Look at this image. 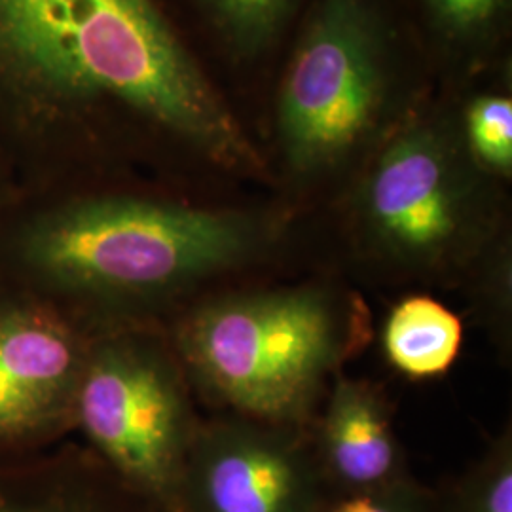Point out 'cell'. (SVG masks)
I'll use <instances>...</instances> for the list:
<instances>
[{"label": "cell", "instance_id": "6da1fadb", "mask_svg": "<svg viewBox=\"0 0 512 512\" xmlns=\"http://www.w3.org/2000/svg\"><path fill=\"white\" fill-rule=\"evenodd\" d=\"M143 147L255 150L160 0H0V150L19 188L110 181Z\"/></svg>", "mask_w": 512, "mask_h": 512}, {"label": "cell", "instance_id": "7a4b0ae2", "mask_svg": "<svg viewBox=\"0 0 512 512\" xmlns=\"http://www.w3.org/2000/svg\"><path fill=\"white\" fill-rule=\"evenodd\" d=\"M255 222L110 181L19 188L0 209V289L93 334L164 327L205 279L255 253Z\"/></svg>", "mask_w": 512, "mask_h": 512}, {"label": "cell", "instance_id": "3957f363", "mask_svg": "<svg viewBox=\"0 0 512 512\" xmlns=\"http://www.w3.org/2000/svg\"><path fill=\"white\" fill-rule=\"evenodd\" d=\"M190 387L264 423L308 410L348 348V321L321 289L207 300L164 325Z\"/></svg>", "mask_w": 512, "mask_h": 512}, {"label": "cell", "instance_id": "277c9868", "mask_svg": "<svg viewBox=\"0 0 512 512\" xmlns=\"http://www.w3.org/2000/svg\"><path fill=\"white\" fill-rule=\"evenodd\" d=\"M200 423L164 327L93 334L74 404V433L114 475L165 512H179Z\"/></svg>", "mask_w": 512, "mask_h": 512}, {"label": "cell", "instance_id": "5b68a950", "mask_svg": "<svg viewBox=\"0 0 512 512\" xmlns=\"http://www.w3.org/2000/svg\"><path fill=\"white\" fill-rule=\"evenodd\" d=\"M382 95V48L365 0H323L279 97L289 164L310 173L344 158L372 128Z\"/></svg>", "mask_w": 512, "mask_h": 512}, {"label": "cell", "instance_id": "8992f818", "mask_svg": "<svg viewBox=\"0 0 512 512\" xmlns=\"http://www.w3.org/2000/svg\"><path fill=\"white\" fill-rule=\"evenodd\" d=\"M361 211L376 251L414 274H439L469 253V190L450 150L427 129L385 147L366 177Z\"/></svg>", "mask_w": 512, "mask_h": 512}, {"label": "cell", "instance_id": "52a82bcc", "mask_svg": "<svg viewBox=\"0 0 512 512\" xmlns=\"http://www.w3.org/2000/svg\"><path fill=\"white\" fill-rule=\"evenodd\" d=\"M93 332L33 296L0 289V459L74 433Z\"/></svg>", "mask_w": 512, "mask_h": 512}, {"label": "cell", "instance_id": "ba28073f", "mask_svg": "<svg viewBox=\"0 0 512 512\" xmlns=\"http://www.w3.org/2000/svg\"><path fill=\"white\" fill-rule=\"evenodd\" d=\"M264 421L198 429L184 467L179 512H315L325 484L315 456Z\"/></svg>", "mask_w": 512, "mask_h": 512}, {"label": "cell", "instance_id": "9c48e42d", "mask_svg": "<svg viewBox=\"0 0 512 512\" xmlns=\"http://www.w3.org/2000/svg\"><path fill=\"white\" fill-rule=\"evenodd\" d=\"M0 512H165L84 444L0 459Z\"/></svg>", "mask_w": 512, "mask_h": 512}, {"label": "cell", "instance_id": "30bf717a", "mask_svg": "<svg viewBox=\"0 0 512 512\" xmlns=\"http://www.w3.org/2000/svg\"><path fill=\"white\" fill-rule=\"evenodd\" d=\"M313 456L327 492H370L410 478L384 399L365 382L334 384Z\"/></svg>", "mask_w": 512, "mask_h": 512}, {"label": "cell", "instance_id": "8fae6325", "mask_svg": "<svg viewBox=\"0 0 512 512\" xmlns=\"http://www.w3.org/2000/svg\"><path fill=\"white\" fill-rule=\"evenodd\" d=\"M463 325L431 296H410L387 315L384 349L391 365L412 378L444 374L456 363Z\"/></svg>", "mask_w": 512, "mask_h": 512}, {"label": "cell", "instance_id": "7c38bea8", "mask_svg": "<svg viewBox=\"0 0 512 512\" xmlns=\"http://www.w3.org/2000/svg\"><path fill=\"white\" fill-rule=\"evenodd\" d=\"M224 38L243 54H255L281 31L294 0H198Z\"/></svg>", "mask_w": 512, "mask_h": 512}, {"label": "cell", "instance_id": "4fadbf2b", "mask_svg": "<svg viewBox=\"0 0 512 512\" xmlns=\"http://www.w3.org/2000/svg\"><path fill=\"white\" fill-rule=\"evenodd\" d=\"M437 512H512L511 437L497 440L456 488L448 507Z\"/></svg>", "mask_w": 512, "mask_h": 512}, {"label": "cell", "instance_id": "5bb4252c", "mask_svg": "<svg viewBox=\"0 0 512 512\" xmlns=\"http://www.w3.org/2000/svg\"><path fill=\"white\" fill-rule=\"evenodd\" d=\"M467 143L476 162L495 173L512 169V103L505 97L476 99L467 112Z\"/></svg>", "mask_w": 512, "mask_h": 512}, {"label": "cell", "instance_id": "9a60e30c", "mask_svg": "<svg viewBox=\"0 0 512 512\" xmlns=\"http://www.w3.org/2000/svg\"><path fill=\"white\" fill-rule=\"evenodd\" d=\"M315 512H437V501L406 478L370 492H325Z\"/></svg>", "mask_w": 512, "mask_h": 512}, {"label": "cell", "instance_id": "2e32d148", "mask_svg": "<svg viewBox=\"0 0 512 512\" xmlns=\"http://www.w3.org/2000/svg\"><path fill=\"white\" fill-rule=\"evenodd\" d=\"M444 25L458 33L486 27L499 14L505 0H429Z\"/></svg>", "mask_w": 512, "mask_h": 512}, {"label": "cell", "instance_id": "e0dca14e", "mask_svg": "<svg viewBox=\"0 0 512 512\" xmlns=\"http://www.w3.org/2000/svg\"><path fill=\"white\" fill-rule=\"evenodd\" d=\"M19 186L14 175V169L8 164L6 156L0 150V209L14 198Z\"/></svg>", "mask_w": 512, "mask_h": 512}]
</instances>
